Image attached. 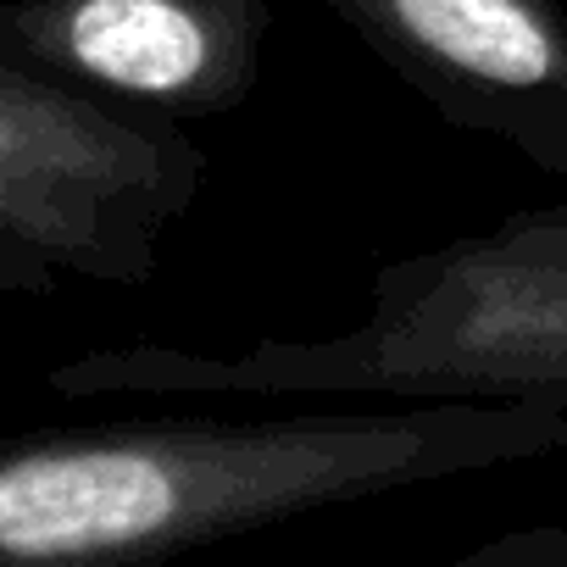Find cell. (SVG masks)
<instances>
[{"mask_svg":"<svg viewBox=\"0 0 567 567\" xmlns=\"http://www.w3.org/2000/svg\"><path fill=\"white\" fill-rule=\"evenodd\" d=\"M550 451H567V412L506 401L23 434L0 445V567H156L307 512Z\"/></svg>","mask_w":567,"mask_h":567,"instance_id":"1","label":"cell"},{"mask_svg":"<svg viewBox=\"0 0 567 567\" xmlns=\"http://www.w3.org/2000/svg\"><path fill=\"white\" fill-rule=\"evenodd\" d=\"M56 395H390L567 412V200L390 256L368 318L245 351L112 346L51 368Z\"/></svg>","mask_w":567,"mask_h":567,"instance_id":"2","label":"cell"},{"mask_svg":"<svg viewBox=\"0 0 567 567\" xmlns=\"http://www.w3.org/2000/svg\"><path fill=\"white\" fill-rule=\"evenodd\" d=\"M200 184L206 151L173 117L0 56V301H45L68 278L151 284Z\"/></svg>","mask_w":567,"mask_h":567,"instance_id":"3","label":"cell"},{"mask_svg":"<svg viewBox=\"0 0 567 567\" xmlns=\"http://www.w3.org/2000/svg\"><path fill=\"white\" fill-rule=\"evenodd\" d=\"M445 123L567 184V12L556 0H318Z\"/></svg>","mask_w":567,"mask_h":567,"instance_id":"4","label":"cell"},{"mask_svg":"<svg viewBox=\"0 0 567 567\" xmlns=\"http://www.w3.org/2000/svg\"><path fill=\"white\" fill-rule=\"evenodd\" d=\"M267 29V0H0V56L173 123L245 106Z\"/></svg>","mask_w":567,"mask_h":567,"instance_id":"5","label":"cell"},{"mask_svg":"<svg viewBox=\"0 0 567 567\" xmlns=\"http://www.w3.org/2000/svg\"><path fill=\"white\" fill-rule=\"evenodd\" d=\"M429 567H567V523H528V528H506L451 561H429Z\"/></svg>","mask_w":567,"mask_h":567,"instance_id":"6","label":"cell"}]
</instances>
